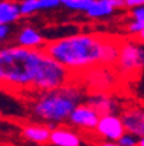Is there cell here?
<instances>
[{"label": "cell", "mask_w": 144, "mask_h": 146, "mask_svg": "<svg viewBox=\"0 0 144 146\" xmlns=\"http://www.w3.org/2000/svg\"><path fill=\"white\" fill-rule=\"evenodd\" d=\"M76 77L45 49L0 48V87L13 93H42L65 87Z\"/></svg>", "instance_id": "obj_1"}, {"label": "cell", "mask_w": 144, "mask_h": 146, "mask_svg": "<svg viewBox=\"0 0 144 146\" xmlns=\"http://www.w3.org/2000/svg\"><path fill=\"white\" fill-rule=\"evenodd\" d=\"M121 39L107 33L84 32L48 40L43 49L79 78L101 67L114 68Z\"/></svg>", "instance_id": "obj_2"}, {"label": "cell", "mask_w": 144, "mask_h": 146, "mask_svg": "<svg viewBox=\"0 0 144 146\" xmlns=\"http://www.w3.org/2000/svg\"><path fill=\"white\" fill-rule=\"evenodd\" d=\"M87 98V90L81 82L71 84L51 91L35 93L30 100V113L39 123L48 124L51 129L59 124L68 123L76 106Z\"/></svg>", "instance_id": "obj_3"}, {"label": "cell", "mask_w": 144, "mask_h": 146, "mask_svg": "<svg viewBox=\"0 0 144 146\" xmlns=\"http://www.w3.org/2000/svg\"><path fill=\"white\" fill-rule=\"evenodd\" d=\"M117 75L124 80H135L144 71V45L135 38L121 39L118 58L114 65Z\"/></svg>", "instance_id": "obj_4"}, {"label": "cell", "mask_w": 144, "mask_h": 146, "mask_svg": "<svg viewBox=\"0 0 144 146\" xmlns=\"http://www.w3.org/2000/svg\"><path fill=\"white\" fill-rule=\"evenodd\" d=\"M99 119H101L99 113L91 104H88L87 101H82L72 111V114L68 120V124L85 136H88V135L94 136V132L97 129Z\"/></svg>", "instance_id": "obj_5"}, {"label": "cell", "mask_w": 144, "mask_h": 146, "mask_svg": "<svg viewBox=\"0 0 144 146\" xmlns=\"http://www.w3.org/2000/svg\"><path fill=\"white\" fill-rule=\"evenodd\" d=\"M124 133H126V127L121 116L107 114L99 119L92 137H98L101 140H108V142H118Z\"/></svg>", "instance_id": "obj_6"}, {"label": "cell", "mask_w": 144, "mask_h": 146, "mask_svg": "<svg viewBox=\"0 0 144 146\" xmlns=\"http://www.w3.org/2000/svg\"><path fill=\"white\" fill-rule=\"evenodd\" d=\"M126 132L137 136L138 139L144 137V104H130L124 106L120 113Z\"/></svg>", "instance_id": "obj_7"}, {"label": "cell", "mask_w": 144, "mask_h": 146, "mask_svg": "<svg viewBox=\"0 0 144 146\" xmlns=\"http://www.w3.org/2000/svg\"><path fill=\"white\" fill-rule=\"evenodd\" d=\"M85 101L99 113V116H107V114H120L122 107L121 103L115 96H112L108 91H98L87 96Z\"/></svg>", "instance_id": "obj_8"}, {"label": "cell", "mask_w": 144, "mask_h": 146, "mask_svg": "<svg viewBox=\"0 0 144 146\" xmlns=\"http://www.w3.org/2000/svg\"><path fill=\"white\" fill-rule=\"evenodd\" d=\"M49 143L53 146H84L85 136L78 130H74L71 126L59 124L52 129Z\"/></svg>", "instance_id": "obj_9"}, {"label": "cell", "mask_w": 144, "mask_h": 146, "mask_svg": "<svg viewBox=\"0 0 144 146\" xmlns=\"http://www.w3.org/2000/svg\"><path fill=\"white\" fill-rule=\"evenodd\" d=\"M16 45L29 48V49H43L46 45V40H45V36L36 28L26 25V26H22L16 33Z\"/></svg>", "instance_id": "obj_10"}, {"label": "cell", "mask_w": 144, "mask_h": 146, "mask_svg": "<svg viewBox=\"0 0 144 146\" xmlns=\"http://www.w3.org/2000/svg\"><path fill=\"white\" fill-rule=\"evenodd\" d=\"M51 132L52 129L48 126V124L43 123H26L22 126V137L26 142L35 143V145H46L49 143L51 139Z\"/></svg>", "instance_id": "obj_11"}, {"label": "cell", "mask_w": 144, "mask_h": 146, "mask_svg": "<svg viewBox=\"0 0 144 146\" xmlns=\"http://www.w3.org/2000/svg\"><path fill=\"white\" fill-rule=\"evenodd\" d=\"M124 7V0H94L85 15L91 19H105Z\"/></svg>", "instance_id": "obj_12"}, {"label": "cell", "mask_w": 144, "mask_h": 146, "mask_svg": "<svg viewBox=\"0 0 144 146\" xmlns=\"http://www.w3.org/2000/svg\"><path fill=\"white\" fill-rule=\"evenodd\" d=\"M22 17L19 3L14 0H0V25H13Z\"/></svg>", "instance_id": "obj_13"}, {"label": "cell", "mask_w": 144, "mask_h": 146, "mask_svg": "<svg viewBox=\"0 0 144 146\" xmlns=\"http://www.w3.org/2000/svg\"><path fill=\"white\" fill-rule=\"evenodd\" d=\"M126 29L130 35H134V36H137L141 31H144V6L131 9L130 22L126 25Z\"/></svg>", "instance_id": "obj_14"}, {"label": "cell", "mask_w": 144, "mask_h": 146, "mask_svg": "<svg viewBox=\"0 0 144 146\" xmlns=\"http://www.w3.org/2000/svg\"><path fill=\"white\" fill-rule=\"evenodd\" d=\"M19 10L22 17H29L40 10L39 0H20L19 2Z\"/></svg>", "instance_id": "obj_15"}, {"label": "cell", "mask_w": 144, "mask_h": 146, "mask_svg": "<svg viewBox=\"0 0 144 146\" xmlns=\"http://www.w3.org/2000/svg\"><path fill=\"white\" fill-rule=\"evenodd\" d=\"M94 0H60V5L74 12H87Z\"/></svg>", "instance_id": "obj_16"}, {"label": "cell", "mask_w": 144, "mask_h": 146, "mask_svg": "<svg viewBox=\"0 0 144 146\" xmlns=\"http://www.w3.org/2000/svg\"><path fill=\"white\" fill-rule=\"evenodd\" d=\"M118 143L121 146H138V137L131 135V133H128V132H126L124 135L120 137Z\"/></svg>", "instance_id": "obj_17"}, {"label": "cell", "mask_w": 144, "mask_h": 146, "mask_svg": "<svg viewBox=\"0 0 144 146\" xmlns=\"http://www.w3.org/2000/svg\"><path fill=\"white\" fill-rule=\"evenodd\" d=\"M39 6H40V10H51L62 5H60V0H39Z\"/></svg>", "instance_id": "obj_18"}, {"label": "cell", "mask_w": 144, "mask_h": 146, "mask_svg": "<svg viewBox=\"0 0 144 146\" xmlns=\"http://www.w3.org/2000/svg\"><path fill=\"white\" fill-rule=\"evenodd\" d=\"M10 36V26L9 25H0V44Z\"/></svg>", "instance_id": "obj_19"}, {"label": "cell", "mask_w": 144, "mask_h": 146, "mask_svg": "<svg viewBox=\"0 0 144 146\" xmlns=\"http://www.w3.org/2000/svg\"><path fill=\"white\" fill-rule=\"evenodd\" d=\"M140 6H144V0H124V7L127 9H134Z\"/></svg>", "instance_id": "obj_20"}, {"label": "cell", "mask_w": 144, "mask_h": 146, "mask_svg": "<svg viewBox=\"0 0 144 146\" xmlns=\"http://www.w3.org/2000/svg\"><path fill=\"white\" fill-rule=\"evenodd\" d=\"M95 146H121L118 142H108V140H101V142H97Z\"/></svg>", "instance_id": "obj_21"}, {"label": "cell", "mask_w": 144, "mask_h": 146, "mask_svg": "<svg viewBox=\"0 0 144 146\" xmlns=\"http://www.w3.org/2000/svg\"><path fill=\"white\" fill-rule=\"evenodd\" d=\"M134 38H135V39L138 40L140 44H143V45H144V31H141V32H140V33H138L137 36H134Z\"/></svg>", "instance_id": "obj_22"}, {"label": "cell", "mask_w": 144, "mask_h": 146, "mask_svg": "<svg viewBox=\"0 0 144 146\" xmlns=\"http://www.w3.org/2000/svg\"><path fill=\"white\" fill-rule=\"evenodd\" d=\"M138 146H144V137L138 139Z\"/></svg>", "instance_id": "obj_23"}]
</instances>
